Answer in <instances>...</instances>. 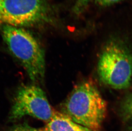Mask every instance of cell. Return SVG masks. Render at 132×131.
<instances>
[{
    "instance_id": "obj_1",
    "label": "cell",
    "mask_w": 132,
    "mask_h": 131,
    "mask_svg": "<svg viewBox=\"0 0 132 131\" xmlns=\"http://www.w3.org/2000/svg\"><path fill=\"white\" fill-rule=\"evenodd\" d=\"M62 110L75 122L97 131L106 116L107 104L95 85L84 80L74 87Z\"/></svg>"
},
{
    "instance_id": "obj_2",
    "label": "cell",
    "mask_w": 132,
    "mask_h": 131,
    "mask_svg": "<svg viewBox=\"0 0 132 131\" xmlns=\"http://www.w3.org/2000/svg\"><path fill=\"white\" fill-rule=\"evenodd\" d=\"M2 35L13 55L22 66L31 80L41 81L45 76V52L37 40L21 27L8 25L1 28Z\"/></svg>"
},
{
    "instance_id": "obj_3",
    "label": "cell",
    "mask_w": 132,
    "mask_h": 131,
    "mask_svg": "<svg viewBox=\"0 0 132 131\" xmlns=\"http://www.w3.org/2000/svg\"><path fill=\"white\" fill-rule=\"evenodd\" d=\"M97 72L106 85L117 89L128 88L132 77V54L127 46L116 40L108 43L100 54Z\"/></svg>"
},
{
    "instance_id": "obj_4",
    "label": "cell",
    "mask_w": 132,
    "mask_h": 131,
    "mask_svg": "<svg viewBox=\"0 0 132 131\" xmlns=\"http://www.w3.org/2000/svg\"><path fill=\"white\" fill-rule=\"evenodd\" d=\"M54 17L45 0H0V28L44 25L52 22Z\"/></svg>"
},
{
    "instance_id": "obj_5",
    "label": "cell",
    "mask_w": 132,
    "mask_h": 131,
    "mask_svg": "<svg viewBox=\"0 0 132 131\" xmlns=\"http://www.w3.org/2000/svg\"><path fill=\"white\" fill-rule=\"evenodd\" d=\"M54 111L40 87L34 85H23L15 94L9 118L15 120L29 115L47 123Z\"/></svg>"
},
{
    "instance_id": "obj_6",
    "label": "cell",
    "mask_w": 132,
    "mask_h": 131,
    "mask_svg": "<svg viewBox=\"0 0 132 131\" xmlns=\"http://www.w3.org/2000/svg\"><path fill=\"white\" fill-rule=\"evenodd\" d=\"M46 131H94L75 122L63 113L54 111L45 127Z\"/></svg>"
},
{
    "instance_id": "obj_7",
    "label": "cell",
    "mask_w": 132,
    "mask_h": 131,
    "mask_svg": "<svg viewBox=\"0 0 132 131\" xmlns=\"http://www.w3.org/2000/svg\"><path fill=\"white\" fill-rule=\"evenodd\" d=\"M121 110L127 117L132 116V93L126 97L121 106Z\"/></svg>"
},
{
    "instance_id": "obj_8",
    "label": "cell",
    "mask_w": 132,
    "mask_h": 131,
    "mask_svg": "<svg viewBox=\"0 0 132 131\" xmlns=\"http://www.w3.org/2000/svg\"><path fill=\"white\" fill-rule=\"evenodd\" d=\"M96 0H76L73 7V11L77 14L82 13L91 1Z\"/></svg>"
},
{
    "instance_id": "obj_9",
    "label": "cell",
    "mask_w": 132,
    "mask_h": 131,
    "mask_svg": "<svg viewBox=\"0 0 132 131\" xmlns=\"http://www.w3.org/2000/svg\"><path fill=\"white\" fill-rule=\"evenodd\" d=\"M9 131H46L44 129L36 128L29 126L27 123L15 125L10 128Z\"/></svg>"
},
{
    "instance_id": "obj_10",
    "label": "cell",
    "mask_w": 132,
    "mask_h": 131,
    "mask_svg": "<svg viewBox=\"0 0 132 131\" xmlns=\"http://www.w3.org/2000/svg\"><path fill=\"white\" fill-rule=\"evenodd\" d=\"M123 0H96L95 1L102 6H110L120 2Z\"/></svg>"
}]
</instances>
